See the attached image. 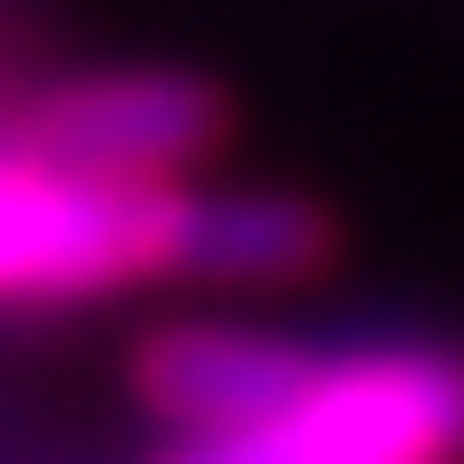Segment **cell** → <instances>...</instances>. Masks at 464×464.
<instances>
[{"label": "cell", "mask_w": 464, "mask_h": 464, "mask_svg": "<svg viewBox=\"0 0 464 464\" xmlns=\"http://www.w3.org/2000/svg\"><path fill=\"white\" fill-rule=\"evenodd\" d=\"M329 261V213L300 194H174V271L223 290H281Z\"/></svg>", "instance_id": "cell-5"}, {"label": "cell", "mask_w": 464, "mask_h": 464, "mask_svg": "<svg viewBox=\"0 0 464 464\" xmlns=\"http://www.w3.org/2000/svg\"><path fill=\"white\" fill-rule=\"evenodd\" d=\"M300 368H310L300 339H271V329H242V319H165V329H145L136 358H126L136 397L165 416V435L232 426V416L271 406Z\"/></svg>", "instance_id": "cell-4"}, {"label": "cell", "mask_w": 464, "mask_h": 464, "mask_svg": "<svg viewBox=\"0 0 464 464\" xmlns=\"http://www.w3.org/2000/svg\"><path fill=\"white\" fill-rule=\"evenodd\" d=\"M165 464H464V348H310V368L271 406L213 435H174Z\"/></svg>", "instance_id": "cell-1"}, {"label": "cell", "mask_w": 464, "mask_h": 464, "mask_svg": "<svg viewBox=\"0 0 464 464\" xmlns=\"http://www.w3.org/2000/svg\"><path fill=\"white\" fill-rule=\"evenodd\" d=\"M174 194L184 184H107L10 136L0 145V310H58V300H97L174 271Z\"/></svg>", "instance_id": "cell-2"}, {"label": "cell", "mask_w": 464, "mask_h": 464, "mask_svg": "<svg viewBox=\"0 0 464 464\" xmlns=\"http://www.w3.org/2000/svg\"><path fill=\"white\" fill-rule=\"evenodd\" d=\"M223 126L232 107L194 68H97V78L49 87L20 136L78 174H107V184H184L223 145Z\"/></svg>", "instance_id": "cell-3"}]
</instances>
